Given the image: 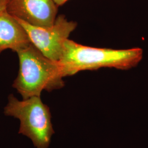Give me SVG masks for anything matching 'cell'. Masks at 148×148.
<instances>
[{"mask_svg":"<svg viewBox=\"0 0 148 148\" xmlns=\"http://www.w3.org/2000/svg\"><path fill=\"white\" fill-rule=\"evenodd\" d=\"M139 48L114 49L80 45L68 39L64 43L62 56L58 62L64 77L84 70L102 68L127 70L136 66L143 58Z\"/></svg>","mask_w":148,"mask_h":148,"instance_id":"cell-1","label":"cell"},{"mask_svg":"<svg viewBox=\"0 0 148 148\" xmlns=\"http://www.w3.org/2000/svg\"><path fill=\"white\" fill-rule=\"evenodd\" d=\"M16 52L19 57V70L13 87L23 99L40 97L44 90L50 92L64 86L58 62L48 58L32 43Z\"/></svg>","mask_w":148,"mask_h":148,"instance_id":"cell-2","label":"cell"},{"mask_svg":"<svg viewBox=\"0 0 148 148\" xmlns=\"http://www.w3.org/2000/svg\"><path fill=\"white\" fill-rule=\"evenodd\" d=\"M4 112L20 121L19 133L30 138L36 148H48L54 131L49 108L40 97L19 101L11 95Z\"/></svg>","mask_w":148,"mask_h":148,"instance_id":"cell-3","label":"cell"},{"mask_svg":"<svg viewBox=\"0 0 148 148\" xmlns=\"http://www.w3.org/2000/svg\"><path fill=\"white\" fill-rule=\"evenodd\" d=\"M16 19L25 30L32 44L48 58L56 62L62 56L65 41L77 27L76 22L69 21L64 15L57 16L50 27H35Z\"/></svg>","mask_w":148,"mask_h":148,"instance_id":"cell-4","label":"cell"},{"mask_svg":"<svg viewBox=\"0 0 148 148\" xmlns=\"http://www.w3.org/2000/svg\"><path fill=\"white\" fill-rule=\"evenodd\" d=\"M58 7L53 0H10L6 11L29 25L47 27L55 21Z\"/></svg>","mask_w":148,"mask_h":148,"instance_id":"cell-5","label":"cell"},{"mask_svg":"<svg viewBox=\"0 0 148 148\" xmlns=\"http://www.w3.org/2000/svg\"><path fill=\"white\" fill-rule=\"evenodd\" d=\"M30 42L27 32L6 10L0 11V53L7 49L17 52Z\"/></svg>","mask_w":148,"mask_h":148,"instance_id":"cell-6","label":"cell"},{"mask_svg":"<svg viewBox=\"0 0 148 148\" xmlns=\"http://www.w3.org/2000/svg\"><path fill=\"white\" fill-rule=\"evenodd\" d=\"M7 4V0H0V11L6 10Z\"/></svg>","mask_w":148,"mask_h":148,"instance_id":"cell-7","label":"cell"},{"mask_svg":"<svg viewBox=\"0 0 148 148\" xmlns=\"http://www.w3.org/2000/svg\"><path fill=\"white\" fill-rule=\"evenodd\" d=\"M53 1L58 6H60L64 5L68 0H53Z\"/></svg>","mask_w":148,"mask_h":148,"instance_id":"cell-8","label":"cell"},{"mask_svg":"<svg viewBox=\"0 0 148 148\" xmlns=\"http://www.w3.org/2000/svg\"><path fill=\"white\" fill-rule=\"evenodd\" d=\"M10 1V0H7V2H8V1Z\"/></svg>","mask_w":148,"mask_h":148,"instance_id":"cell-9","label":"cell"}]
</instances>
